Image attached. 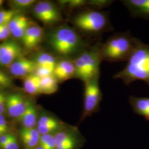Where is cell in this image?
I'll return each instance as SVG.
<instances>
[{"label":"cell","mask_w":149,"mask_h":149,"mask_svg":"<svg viewBox=\"0 0 149 149\" xmlns=\"http://www.w3.org/2000/svg\"><path fill=\"white\" fill-rule=\"evenodd\" d=\"M48 43L62 58L74 59L91 44L73 27L62 24L54 28L48 36Z\"/></svg>","instance_id":"cell-1"},{"label":"cell","mask_w":149,"mask_h":149,"mask_svg":"<svg viewBox=\"0 0 149 149\" xmlns=\"http://www.w3.org/2000/svg\"><path fill=\"white\" fill-rule=\"evenodd\" d=\"M134 49L125 66L113 76L129 85L136 81H143L149 86V44L135 38Z\"/></svg>","instance_id":"cell-2"},{"label":"cell","mask_w":149,"mask_h":149,"mask_svg":"<svg viewBox=\"0 0 149 149\" xmlns=\"http://www.w3.org/2000/svg\"><path fill=\"white\" fill-rule=\"evenodd\" d=\"M71 23L72 27L86 39L98 37L104 32L112 30L107 12L89 7L75 12Z\"/></svg>","instance_id":"cell-3"},{"label":"cell","mask_w":149,"mask_h":149,"mask_svg":"<svg viewBox=\"0 0 149 149\" xmlns=\"http://www.w3.org/2000/svg\"><path fill=\"white\" fill-rule=\"evenodd\" d=\"M101 43L88 46L73 59L76 68V79L84 83L100 75V65L103 61L100 52Z\"/></svg>","instance_id":"cell-4"},{"label":"cell","mask_w":149,"mask_h":149,"mask_svg":"<svg viewBox=\"0 0 149 149\" xmlns=\"http://www.w3.org/2000/svg\"><path fill=\"white\" fill-rule=\"evenodd\" d=\"M134 39L129 32L118 33L101 43L100 52L102 60L109 62L127 61L133 52Z\"/></svg>","instance_id":"cell-5"},{"label":"cell","mask_w":149,"mask_h":149,"mask_svg":"<svg viewBox=\"0 0 149 149\" xmlns=\"http://www.w3.org/2000/svg\"><path fill=\"white\" fill-rule=\"evenodd\" d=\"M100 77L84 83L83 110L80 123L98 112L103 95L99 83Z\"/></svg>","instance_id":"cell-6"},{"label":"cell","mask_w":149,"mask_h":149,"mask_svg":"<svg viewBox=\"0 0 149 149\" xmlns=\"http://www.w3.org/2000/svg\"><path fill=\"white\" fill-rule=\"evenodd\" d=\"M54 135L56 149H81L85 144V139L76 127L65 125Z\"/></svg>","instance_id":"cell-7"},{"label":"cell","mask_w":149,"mask_h":149,"mask_svg":"<svg viewBox=\"0 0 149 149\" xmlns=\"http://www.w3.org/2000/svg\"><path fill=\"white\" fill-rule=\"evenodd\" d=\"M33 12L38 19L47 26L58 24L63 19L59 7L49 1L37 3L34 7Z\"/></svg>","instance_id":"cell-8"},{"label":"cell","mask_w":149,"mask_h":149,"mask_svg":"<svg viewBox=\"0 0 149 149\" xmlns=\"http://www.w3.org/2000/svg\"><path fill=\"white\" fill-rule=\"evenodd\" d=\"M22 54V48L18 43L13 40H5L0 44V65L10 67Z\"/></svg>","instance_id":"cell-9"},{"label":"cell","mask_w":149,"mask_h":149,"mask_svg":"<svg viewBox=\"0 0 149 149\" xmlns=\"http://www.w3.org/2000/svg\"><path fill=\"white\" fill-rule=\"evenodd\" d=\"M29 102L18 93H12L6 96V109L9 116L19 119L25 112Z\"/></svg>","instance_id":"cell-10"},{"label":"cell","mask_w":149,"mask_h":149,"mask_svg":"<svg viewBox=\"0 0 149 149\" xmlns=\"http://www.w3.org/2000/svg\"><path fill=\"white\" fill-rule=\"evenodd\" d=\"M53 75L59 82L76 78V68L73 59L62 58L58 60Z\"/></svg>","instance_id":"cell-11"},{"label":"cell","mask_w":149,"mask_h":149,"mask_svg":"<svg viewBox=\"0 0 149 149\" xmlns=\"http://www.w3.org/2000/svg\"><path fill=\"white\" fill-rule=\"evenodd\" d=\"M9 68L11 74L15 76L26 77L35 73L37 65L34 60L22 56L11 64Z\"/></svg>","instance_id":"cell-12"},{"label":"cell","mask_w":149,"mask_h":149,"mask_svg":"<svg viewBox=\"0 0 149 149\" xmlns=\"http://www.w3.org/2000/svg\"><path fill=\"white\" fill-rule=\"evenodd\" d=\"M37 123L38 130L41 135L55 134L65 125L59 119L50 115H43Z\"/></svg>","instance_id":"cell-13"},{"label":"cell","mask_w":149,"mask_h":149,"mask_svg":"<svg viewBox=\"0 0 149 149\" xmlns=\"http://www.w3.org/2000/svg\"><path fill=\"white\" fill-rule=\"evenodd\" d=\"M44 35V32L42 27L38 25L29 26L21 38L22 42L25 48L33 49L42 43Z\"/></svg>","instance_id":"cell-14"},{"label":"cell","mask_w":149,"mask_h":149,"mask_svg":"<svg viewBox=\"0 0 149 149\" xmlns=\"http://www.w3.org/2000/svg\"><path fill=\"white\" fill-rule=\"evenodd\" d=\"M123 3L134 17L149 19V0H123Z\"/></svg>","instance_id":"cell-15"},{"label":"cell","mask_w":149,"mask_h":149,"mask_svg":"<svg viewBox=\"0 0 149 149\" xmlns=\"http://www.w3.org/2000/svg\"><path fill=\"white\" fill-rule=\"evenodd\" d=\"M129 101L135 113L149 121V98L130 96Z\"/></svg>","instance_id":"cell-16"},{"label":"cell","mask_w":149,"mask_h":149,"mask_svg":"<svg viewBox=\"0 0 149 149\" xmlns=\"http://www.w3.org/2000/svg\"><path fill=\"white\" fill-rule=\"evenodd\" d=\"M38 112L36 108L29 102L27 108L18 119L21 122L23 128H34L37 122Z\"/></svg>","instance_id":"cell-17"},{"label":"cell","mask_w":149,"mask_h":149,"mask_svg":"<svg viewBox=\"0 0 149 149\" xmlns=\"http://www.w3.org/2000/svg\"><path fill=\"white\" fill-rule=\"evenodd\" d=\"M23 86L28 93L32 95L40 94V78L35 74L24 77Z\"/></svg>","instance_id":"cell-18"},{"label":"cell","mask_w":149,"mask_h":149,"mask_svg":"<svg viewBox=\"0 0 149 149\" xmlns=\"http://www.w3.org/2000/svg\"><path fill=\"white\" fill-rule=\"evenodd\" d=\"M59 88V81L54 75L40 79V94L52 95Z\"/></svg>","instance_id":"cell-19"},{"label":"cell","mask_w":149,"mask_h":149,"mask_svg":"<svg viewBox=\"0 0 149 149\" xmlns=\"http://www.w3.org/2000/svg\"><path fill=\"white\" fill-rule=\"evenodd\" d=\"M34 61L37 65V66L54 70L58 60L52 54L43 52L38 55Z\"/></svg>","instance_id":"cell-20"},{"label":"cell","mask_w":149,"mask_h":149,"mask_svg":"<svg viewBox=\"0 0 149 149\" xmlns=\"http://www.w3.org/2000/svg\"><path fill=\"white\" fill-rule=\"evenodd\" d=\"M59 4L63 7H66L70 11H79L87 7V0H67L60 1Z\"/></svg>","instance_id":"cell-21"},{"label":"cell","mask_w":149,"mask_h":149,"mask_svg":"<svg viewBox=\"0 0 149 149\" xmlns=\"http://www.w3.org/2000/svg\"><path fill=\"white\" fill-rule=\"evenodd\" d=\"M39 144L43 149H56V141L54 134L41 135Z\"/></svg>","instance_id":"cell-22"},{"label":"cell","mask_w":149,"mask_h":149,"mask_svg":"<svg viewBox=\"0 0 149 149\" xmlns=\"http://www.w3.org/2000/svg\"><path fill=\"white\" fill-rule=\"evenodd\" d=\"M19 11L16 10H4L0 11V24H9L11 19L19 14Z\"/></svg>","instance_id":"cell-23"},{"label":"cell","mask_w":149,"mask_h":149,"mask_svg":"<svg viewBox=\"0 0 149 149\" xmlns=\"http://www.w3.org/2000/svg\"><path fill=\"white\" fill-rule=\"evenodd\" d=\"M113 1L111 0H87V7L92 9L100 10L111 5Z\"/></svg>","instance_id":"cell-24"},{"label":"cell","mask_w":149,"mask_h":149,"mask_svg":"<svg viewBox=\"0 0 149 149\" xmlns=\"http://www.w3.org/2000/svg\"><path fill=\"white\" fill-rule=\"evenodd\" d=\"M36 2L34 0H13L10 2V5L13 10L20 11L30 7Z\"/></svg>","instance_id":"cell-25"},{"label":"cell","mask_w":149,"mask_h":149,"mask_svg":"<svg viewBox=\"0 0 149 149\" xmlns=\"http://www.w3.org/2000/svg\"><path fill=\"white\" fill-rule=\"evenodd\" d=\"M28 21L26 16L20 14H17L15 16L9 23V28L11 33L16 30L17 28L21 26L22 24Z\"/></svg>","instance_id":"cell-26"},{"label":"cell","mask_w":149,"mask_h":149,"mask_svg":"<svg viewBox=\"0 0 149 149\" xmlns=\"http://www.w3.org/2000/svg\"><path fill=\"white\" fill-rule=\"evenodd\" d=\"M20 134L38 141H39L41 137V135L39 133L37 129H35L34 128H23L20 131Z\"/></svg>","instance_id":"cell-27"},{"label":"cell","mask_w":149,"mask_h":149,"mask_svg":"<svg viewBox=\"0 0 149 149\" xmlns=\"http://www.w3.org/2000/svg\"><path fill=\"white\" fill-rule=\"evenodd\" d=\"M22 141L26 149H32L36 148L39 144V141L30 138L25 135L20 134Z\"/></svg>","instance_id":"cell-28"},{"label":"cell","mask_w":149,"mask_h":149,"mask_svg":"<svg viewBox=\"0 0 149 149\" xmlns=\"http://www.w3.org/2000/svg\"><path fill=\"white\" fill-rule=\"evenodd\" d=\"M0 148L2 149H19V145L16 136L11 134L7 142L5 144L1 145Z\"/></svg>","instance_id":"cell-29"},{"label":"cell","mask_w":149,"mask_h":149,"mask_svg":"<svg viewBox=\"0 0 149 149\" xmlns=\"http://www.w3.org/2000/svg\"><path fill=\"white\" fill-rule=\"evenodd\" d=\"M29 27V21H28L22 24L21 26L17 28L16 30L12 32L11 34L14 37L21 39L22 38L23 36V35L24 34L25 32H26L28 28Z\"/></svg>","instance_id":"cell-30"},{"label":"cell","mask_w":149,"mask_h":149,"mask_svg":"<svg viewBox=\"0 0 149 149\" xmlns=\"http://www.w3.org/2000/svg\"><path fill=\"white\" fill-rule=\"evenodd\" d=\"M54 70L50 68L37 66L34 74L40 79H42L47 76L53 75Z\"/></svg>","instance_id":"cell-31"},{"label":"cell","mask_w":149,"mask_h":149,"mask_svg":"<svg viewBox=\"0 0 149 149\" xmlns=\"http://www.w3.org/2000/svg\"><path fill=\"white\" fill-rule=\"evenodd\" d=\"M11 33L9 24H0V41H5Z\"/></svg>","instance_id":"cell-32"},{"label":"cell","mask_w":149,"mask_h":149,"mask_svg":"<svg viewBox=\"0 0 149 149\" xmlns=\"http://www.w3.org/2000/svg\"><path fill=\"white\" fill-rule=\"evenodd\" d=\"M6 96L2 92H0V115H2L6 109Z\"/></svg>","instance_id":"cell-33"},{"label":"cell","mask_w":149,"mask_h":149,"mask_svg":"<svg viewBox=\"0 0 149 149\" xmlns=\"http://www.w3.org/2000/svg\"><path fill=\"white\" fill-rule=\"evenodd\" d=\"M0 124L4 132L7 134V132L8 130V125L5 118L3 115H0Z\"/></svg>","instance_id":"cell-34"},{"label":"cell","mask_w":149,"mask_h":149,"mask_svg":"<svg viewBox=\"0 0 149 149\" xmlns=\"http://www.w3.org/2000/svg\"><path fill=\"white\" fill-rule=\"evenodd\" d=\"M12 80H5L0 78V87H9L12 86Z\"/></svg>","instance_id":"cell-35"},{"label":"cell","mask_w":149,"mask_h":149,"mask_svg":"<svg viewBox=\"0 0 149 149\" xmlns=\"http://www.w3.org/2000/svg\"><path fill=\"white\" fill-rule=\"evenodd\" d=\"M11 134H6L0 137V146L4 144H5L10 138Z\"/></svg>","instance_id":"cell-36"},{"label":"cell","mask_w":149,"mask_h":149,"mask_svg":"<svg viewBox=\"0 0 149 149\" xmlns=\"http://www.w3.org/2000/svg\"><path fill=\"white\" fill-rule=\"evenodd\" d=\"M4 134H6V133L4 132L3 130L2 129V128L1 126V124H0V137L1 136H2L3 135H4Z\"/></svg>","instance_id":"cell-37"},{"label":"cell","mask_w":149,"mask_h":149,"mask_svg":"<svg viewBox=\"0 0 149 149\" xmlns=\"http://www.w3.org/2000/svg\"><path fill=\"white\" fill-rule=\"evenodd\" d=\"M43 149L42 147H40V146H37L36 148H33V149Z\"/></svg>","instance_id":"cell-38"},{"label":"cell","mask_w":149,"mask_h":149,"mask_svg":"<svg viewBox=\"0 0 149 149\" xmlns=\"http://www.w3.org/2000/svg\"><path fill=\"white\" fill-rule=\"evenodd\" d=\"M3 1H2V0H0V7L2 6L3 5Z\"/></svg>","instance_id":"cell-39"}]
</instances>
